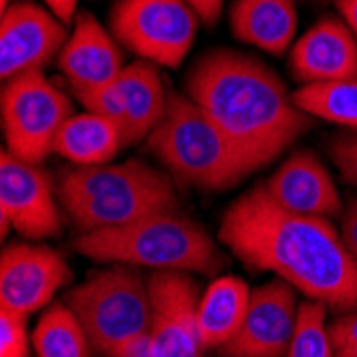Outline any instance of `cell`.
<instances>
[{
    "label": "cell",
    "instance_id": "cell-11",
    "mask_svg": "<svg viewBox=\"0 0 357 357\" xmlns=\"http://www.w3.org/2000/svg\"><path fill=\"white\" fill-rule=\"evenodd\" d=\"M150 289V338L152 357H204L197 330L202 291L188 272H152Z\"/></svg>",
    "mask_w": 357,
    "mask_h": 357
},
{
    "label": "cell",
    "instance_id": "cell-32",
    "mask_svg": "<svg viewBox=\"0 0 357 357\" xmlns=\"http://www.w3.org/2000/svg\"><path fill=\"white\" fill-rule=\"evenodd\" d=\"M334 357H357V344L340 349V351H334Z\"/></svg>",
    "mask_w": 357,
    "mask_h": 357
},
{
    "label": "cell",
    "instance_id": "cell-29",
    "mask_svg": "<svg viewBox=\"0 0 357 357\" xmlns=\"http://www.w3.org/2000/svg\"><path fill=\"white\" fill-rule=\"evenodd\" d=\"M190 5V9L197 13V17L206 24V26H212L218 15H220V9H222V3L225 0H186Z\"/></svg>",
    "mask_w": 357,
    "mask_h": 357
},
{
    "label": "cell",
    "instance_id": "cell-4",
    "mask_svg": "<svg viewBox=\"0 0 357 357\" xmlns=\"http://www.w3.org/2000/svg\"><path fill=\"white\" fill-rule=\"evenodd\" d=\"M73 248L96 264L150 268L154 272L214 274L222 266V255L212 236L180 210L79 234Z\"/></svg>",
    "mask_w": 357,
    "mask_h": 357
},
{
    "label": "cell",
    "instance_id": "cell-7",
    "mask_svg": "<svg viewBox=\"0 0 357 357\" xmlns=\"http://www.w3.org/2000/svg\"><path fill=\"white\" fill-rule=\"evenodd\" d=\"M73 116L69 94L56 88L43 71L7 79L0 94L5 148L26 163L41 165L54 152L62 124Z\"/></svg>",
    "mask_w": 357,
    "mask_h": 357
},
{
    "label": "cell",
    "instance_id": "cell-15",
    "mask_svg": "<svg viewBox=\"0 0 357 357\" xmlns=\"http://www.w3.org/2000/svg\"><path fill=\"white\" fill-rule=\"evenodd\" d=\"M289 67L304 86L357 79V41L342 20L323 17L294 43Z\"/></svg>",
    "mask_w": 357,
    "mask_h": 357
},
{
    "label": "cell",
    "instance_id": "cell-26",
    "mask_svg": "<svg viewBox=\"0 0 357 357\" xmlns=\"http://www.w3.org/2000/svg\"><path fill=\"white\" fill-rule=\"evenodd\" d=\"M328 332L334 351L357 344V310L342 312L340 317H336L328 326Z\"/></svg>",
    "mask_w": 357,
    "mask_h": 357
},
{
    "label": "cell",
    "instance_id": "cell-1",
    "mask_svg": "<svg viewBox=\"0 0 357 357\" xmlns=\"http://www.w3.org/2000/svg\"><path fill=\"white\" fill-rule=\"evenodd\" d=\"M218 240L244 266L274 272L308 300L334 312L357 310V257L330 218L294 214L266 186L246 190L222 214Z\"/></svg>",
    "mask_w": 357,
    "mask_h": 357
},
{
    "label": "cell",
    "instance_id": "cell-8",
    "mask_svg": "<svg viewBox=\"0 0 357 357\" xmlns=\"http://www.w3.org/2000/svg\"><path fill=\"white\" fill-rule=\"evenodd\" d=\"M199 22L186 0H118L109 13L112 35L122 47L167 69L182 64Z\"/></svg>",
    "mask_w": 357,
    "mask_h": 357
},
{
    "label": "cell",
    "instance_id": "cell-10",
    "mask_svg": "<svg viewBox=\"0 0 357 357\" xmlns=\"http://www.w3.org/2000/svg\"><path fill=\"white\" fill-rule=\"evenodd\" d=\"M60 210L50 174L3 148L0 156V236L9 229L30 240L60 234Z\"/></svg>",
    "mask_w": 357,
    "mask_h": 357
},
{
    "label": "cell",
    "instance_id": "cell-17",
    "mask_svg": "<svg viewBox=\"0 0 357 357\" xmlns=\"http://www.w3.org/2000/svg\"><path fill=\"white\" fill-rule=\"evenodd\" d=\"M124 56L120 43L92 13H79L71 37L58 54V69L69 79L71 92L86 88H101L114 82Z\"/></svg>",
    "mask_w": 357,
    "mask_h": 357
},
{
    "label": "cell",
    "instance_id": "cell-24",
    "mask_svg": "<svg viewBox=\"0 0 357 357\" xmlns=\"http://www.w3.org/2000/svg\"><path fill=\"white\" fill-rule=\"evenodd\" d=\"M28 317L0 306V357H28Z\"/></svg>",
    "mask_w": 357,
    "mask_h": 357
},
{
    "label": "cell",
    "instance_id": "cell-21",
    "mask_svg": "<svg viewBox=\"0 0 357 357\" xmlns=\"http://www.w3.org/2000/svg\"><path fill=\"white\" fill-rule=\"evenodd\" d=\"M39 357H88L92 344L69 304H52L30 336Z\"/></svg>",
    "mask_w": 357,
    "mask_h": 357
},
{
    "label": "cell",
    "instance_id": "cell-6",
    "mask_svg": "<svg viewBox=\"0 0 357 357\" xmlns=\"http://www.w3.org/2000/svg\"><path fill=\"white\" fill-rule=\"evenodd\" d=\"M94 351L112 355L124 340L150 330L148 278L133 266H114L90 274L67 296Z\"/></svg>",
    "mask_w": 357,
    "mask_h": 357
},
{
    "label": "cell",
    "instance_id": "cell-19",
    "mask_svg": "<svg viewBox=\"0 0 357 357\" xmlns=\"http://www.w3.org/2000/svg\"><path fill=\"white\" fill-rule=\"evenodd\" d=\"M250 294L240 276H220L210 282L197 306V330L204 349H220L242 330Z\"/></svg>",
    "mask_w": 357,
    "mask_h": 357
},
{
    "label": "cell",
    "instance_id": "cell-22",
    "mask_svg": "<svg viewBox=\"0 0 357 357\" xmlns=\"http://www.w3.org/2000/svg\"><path fill=\"white\" fill-rule=\"evenodd\" d=\"M294 101L310 118L357 131V79L302 86L294 92Z\"/></svg>",
    "mask_w": 357,
    "mask_h": 357
},
{
    "label": "cell",
    "instance_id": "cell-30",
    "mask_svg": "<svg viewBox=\"0 0 357 357\" xmlns=\"http://www.w3.org/2000/svg\"><path fill=\"white\" fill-rule=\"evenodd\" d=\"M47 5V9L62 22V24H71L73 17H77V3L79 0H43Z\"/></svg>",
    "mask_w": 357,
    "mask_h": 357
},
{
    "label": "cell",
    "instance_id": "cell-18",
    "mask_svg": "<svg viewBox=\"0 0 357 357\" xmlns=\"http://www.w3.org/2000/svg\"><path fill=\"white\" fill-rule=\"evenodd\" d=\"M229 26L238 41L280 56L298 30L296 0H236Z\"/></svg>",
    "mask_w": 357,
    "mask_h": 357
},
{
    "label": "cell",
    "instance_id": "cell-28",
    "mask_svg": "<svg viewBox=\"0 0 357 357\" xmlns=\"http://www.w3.org/2000/svg\"><path fill=\"white\" fill-rule=\"evenodd\" d=\"M109 357H152V338L150 330L142 332L133 338L124 340Z\"/></svg>",
    "mask_w": 357,
    "mask_h": 357
},
{
    "label": "cell",
    "instance_id": "cell-25",
    "mask_svg": "<svg viewBox=\"0 0 357 357\" xmlns=\"http://www.w3.org/2000/svg\"><path fill=\"white\" fill-rule=\"evenodd\" d=\"M330 154L342 178L357 186V131L336 135L330 144Z\"/></svg>",
    "mask_w": 357,
    "mask_h": 357
},
{
    "label": "cell",
    "instance_id": "cell-5",
    "mask_svg": "<svg viewBox=\"0 0 357 357\" xmlns=\"http://www.w3.org/2000/svg\"><path fill=\"white\" fill-rule=\"evenodd\" d=\"M146 148L180 182L204 190H227L257 172L214 120L180 92L169 94L167 112L146 137Z\"/></svg>",
    "mask_w": 357,
    "mask_h": 357
},
{
    "label": "cell",
    "instance_id": "cell-9",
    "mask_svg": "<svg viewBox=\"0 0 357 357\" xmlns=\"http://www.w3.org/2000/svg\"><path fill=\"white\" fill-rule=\"evenodd\" d=\"M73 94L86 112L116 120L122 126L126 146L146 139L163 120L169 105V92L156 64L148 60L126 64L114 82L101 88L73 90Z\"/></svg>",
    "mask_w": 357,
    "mask_h": 357
},
{
    "label": "cell",
    "instance_id": "cell-2",
    "mask_svg": "<svg viewBox=\"0 0 357 357\" xmlns=\"http://www.w3.org/2000/svg\"><path fill=\"white\" fill-rule=\"evenodd\" d=\"M184 94L257 169L272 163L310 126V116L296 105L282 79L242 52L204 54L188 71Z\"/></svg>",
    "mask_w": 357,
    "mask_h": 357
},
{
    "label": "cell",
    "instance_id": "cell-16",
    "mask_svg": "<svg viewBox=\"0 0 357 357\" xmlns=\"http://www.w3.org/2000/svg\"><path fill=\"white\" fill-rule=\"evenodd\" d=\"M274 204L302 214L330 218L342 212V202L328 167L312 152H296L264 184Z\"/></svg>",
    "mask_w": 357,
    "mask_h": 357
},
{
    "label": "cell",
    "instance_id": "cell-20",
    "mask_svg": "<svg viewBox=\"0 0 357 357\" xmlns=\"http://www.w3.org/2000/svg\"><path fill=\"white\" fill-rule=\"evenodd\" d=\"M122 126L101 114H73L62 124L54 152L67 158L75 167L107 165L124 148Z\"/></svg>",
    "mask_w": 357,
    "mask_h": 357
},
{
    "label": "cell",
    "instance_id": "cell-13",
    "mask_svg": "<svg viewBox=\"0 0 357 357\" xmlns=\"http://www.w3.org/2000/svg\"><path fill=\"white\" fill-rule=\"evenodd\" d=\"M298 291L274 278L252 289L242 330L220 347L222 357H284L296 332Z\"/></svg>",
    "mask_w": 357,
    "mask_h": 357
},
{
    "label": "cell",
    "instance_id": "cell-27",
    "mask_svg": "<svg viewBox=\"0 0 357 357\" xmlns=\"http://www.w3.org/2000/svg\"><path fill=\"white\" fill-rule=\"evenodd\" d=\"M340 236H342L347 248L357 257V195H353L342 210Z\"/></svg>",
    "mask_w": 357,
    "mask_h": 357
},
{
    "label": "cell",
    "instance_id": "cell-12",
    "mask_svg": "<svg viewBox=\"0 0 357 357\" xmlns=\"http://www.w3.org/2000/svg\"><path fill=\"white\" fill-rule=\"evenodd\" d=\"M71 280L64 257L43 244H9L0 255V306L30 317Z\"/></svg>",
    "mask_w": 357,
    "mask_h": 357
},
{
    "label": "cell",
    "instance_id": "cell-33",
    "mask_svg": "<svg viewBox=\"0 0 357 357\" xmlns=\"http://www.w3.org/2000/svg\"><path fill=\"white\" fill-rule=\"evenodd\" d=\"M9 7H11V5H9V0H0V9H3V13H5Z\"/></svg>",
    "mask_w": 357,
    "mask_h": 357
},
{
    "label": "cell",
    "instance_id": "cell-23",
    "mask_svg": "<svg viewBox=\"0 0 357 357\" xmlns=\"http://www.w3.org/2000/svg\"><path fill=\"white\" fill-rule=\"evenodd\" d=\"M328 306L306 300L298 306L296 332L284 357H334L328 332Z\"/></svg>",
    "mask_w": 357,
    "mask_h": 357
},
{
    "label": "cell",
    "instance_id": "cell-14",
    "mask_svg": "<svg viewBox=\"0 0 357 357\" xmlns=\"http://www.w3.org/2000/svg\"><path fill=\"white\" fill-rule=\"evenodd\" d=\"M67 24L50 9L13 3L0 17V75L3 82L41 71L67 43Z\"/></svg>",
    "mask_w": 357,
    "mask_h": 357
},
{
    "label": "cell",
    "instance_id": "cell-31",
    "mask_svg": "<svg viewBox=\"0 0 357 357\" xmlns=\"http://www.w3.org/2000/svg\"><path fill=\"white\" fill-rule=\"evenodd\" d=\"M336 7L340 20L347 24V28L353 32V37L357 41V0H336Z\"/></svg>",
    "mask_w": 357,
    "mask_h": 357
},
{
    "label": "cell",
    "instance_id": "cell-3",
    "mask_svg": "<svg viewBox=\"0 0 357 357\" xmlns=\"http://www.w3.org/2000/svg\"><path fill=\"white\" fill-rule=\"evenodd\" d=\"M58 199L79 234L180 208L172 178L144 160L73 167L60 176Z\"/></svg>",
    "mask_w": 357,
    "mask_h": 357
}]
</instances>
